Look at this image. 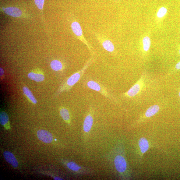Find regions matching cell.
<instances>
[{"instance_id":"cell-18","label":"cell","mask_w":180,"mask_h":180,"mask_svg":"<svg viewBox=\"0 0 180 180\" xmlns=\"http://www.w3.org/2000/svg\"><path fill=\"white\" fill-rule=\"evenodd\" d=\"M0 122L2 125H5L9 122V116L5 111H1L0 114Z\"/></svg>"},{"instance_id":"cell-24","label":"cell","mask_w":180,"mask_h":180,"mask_svg":"<svg viewBox=\"0 0 180 180\" xmlns=\"http://www.w3.org/2000/svg\"><path fill=\"white\" fill-rule=\"evenodd\" d=\"M55 180H62L63 179L59 177H55L54 179Z\"/></svg>"},{"instance_id":"cell-12","label":"cell","mask_w":180,"mask_h":180,"mask_svg":"<svg viewBox=\"0 0 180 180\" xmlns=\"http://www.w3.org/2000/svg\"><path fill=\"white\" fill-rule=\"evenodd\" d=\"M23 92L28 99L34 104L37 103V101L32 93L30 90L26 86H24L23 88Z\"/></svg>"},{"instance_id":"cell-4","label":"cell","mask_w":180,"mask_h":180,"mask_svg":"<svg viewBox=\"0 0 180 180\" xmlns=\"http://www.w3.org/2000/svg\"><path fill=\"white\" fill-rule=\"evenodd\" d=\"M2 12L7 15L16 18H29V16L24 13L19 9L15 7H9L7 8H2Z\"/></svg>"},{"instance_id":"cell-15","label":"cell","mask_w":180,"mask_h":180,"mask_svg":"<svg viewBox=\"0 0 180 180\" xmlns=\"http://www.w3.org/2000/svg\"><path fill=\"white\" fill-rule=\"evenodd\" d=\"M60 114L65 122L68 123L70 122V115L68 109L64 108H61L60 109Z\"/></svg>"},{"instance_id":"cell-16","label":"cell","mask_w":180,"mask_h":180,"mask_svg":"<svg viewBox=\"0 0 180 180\" xmlns=\"http://www.w3.org/2000/svg\"><path fill=\"white\" fill-rule=\"evenodd\" d=\"M51 67L52 69L55 71H59L62 70L63 65L62 63L57 60H54L51 63Z\"/></svg>"},{"instance_id":"cell-11","label":"cell","mask_w":180,"mask_h":180,"mask_svg":"<svg viewBox=\"0 0 180 180\" xmlns=\"http://www.w3.org/2000/svg\"><path fill=\"white\" fill-rule=\"evenodd\" d=\"M140 90V84L139 83H137L130 88L127 92L126 94L129 97H133L138 94Z\"/></svg>"},{"instance_id":"cell-21","label":"cell","mask_w":180,"mask_h":180,"mask_svg":"<svg viewBox=\"0 0 180 180\" xmlns=\"http://www.w3.org/2000/svg\"><path fill=\"white\" fill-rule=\"evenodd\" d=\"M167 12V9L166 8H164V7H162L160 8L157 14V16L159 18H162L164 17Z\"/></svg>"},{"instance_id":"cell-14","label":"cell","mask_w":180,"mask_h":180,"mask_svg":"<svg viewBox=\"0 0 180 180\" xmlns=\"http://www.w3.org/2000/svg\"><path fill=\"white\" fill-rule=\"evenodd\" d=\"M160 109V107L158 105H155L152 106L147 109L145 113L146 116L147 118L151 117L156 114L159 111Z\"/></svg>"},{"instance_id":"cell-9","label":"cell","mask_w":180,"mask_h":180,"mask_svg":"<svg viewBox=\"0 0 180 180\" xmlns=\"http://www.w3.org/2000/svg\"><path fill=\"white\" fill-rule=\"evenodd\" d=\"M27 76L30 79L37 82H43L45 79L44 73L40 69L34 70L28 74Z\"/></svg>"},{"instance_id":"cell-10","label":"cell","mask_w":180,"mask_h":180,"mask_svg":"<svg viewBox=\"0 0 180 180\" xmlns=\"http://www.w3.org/2000/svg\"><path fill=\"white\" fill-rule=\"evenodd\" d=\"M3 156L6 161L13 167L16 168L18 167V161L12 153L8 151H5L3 153Z\"/></svg>"},{"instance_id":"cell-22","label":"cell","mask_w":180,"mask_h":180,"mask_svg":"<svg viewBox=\"0 0 180 180\" xmlns=\"http://www.w3.org/2000/svg\"><path fill=\"white\" fill-rule=\"evenodd\" d=\"M175 68L177 69H180V62H179L176 65Z\"/></svg>"},{"instance_id":"cell-5","label":"cell","mask_w":180,"mask_h":180,"mask_svg":"<svg viewBox=\"0 0 180 180\" xmlns=\"http://www.w3.org/2000/svg\"><path fill=\"white\" fill-rule=\"evenodd\" d=\"M114 164L116 170L120 174H123L127 170V162L124 157L121 155L116 156L114 159Z\"/></svg>"},{"instance_id":"cell-1","label":"cell","mask_w":180,"mask_h":180,"mask_svg":"<svg viewBox=\"0 0 180 180\" xmlns=\"http://www.w3.org/2000/svg\"><path fill=\"white\" fill-rule=\"evenodd\" d=\"M90 63V61L88 62L83 68L69 77L65 82L63 83L59 88L55 96H58L62 92L69 91L71 90L73 86L79 82L81 77L83 76L86 70L89 67Z\"/></svg>"},{"instance_id":"cell-25","label":"cell","mask_w":180,"mask_h":180,"mask_svg":"<svg viewBox=\"0 0 180 180\" xmlns=\"http://www.w3.org/2000/svg\"><path fill=\"white\" fill-rule=\"evenodd\" d=\"M179 97H180V92L179 93Z\"/></svg>"},{"instance_id":"cell-2","label":"cell","mask_w":180,"mask_h":180,"mask_svg":"<svg viewBox=\"0 0 180 180\" xmlns=\"http://www.w3.org/2000/svg\"><path fill=\"white\" fill-rule=\"evenodd\" d=\"M66 166L69 170L82 176L91 175L93 171L89 168L80 166L73 161L66 162Z\"/></svg>"},{"instance_id":"cell-17","label":"cell","mask_w":180,"mask_h":180,"mask_svg":"<svg viewBox=\"0 0 180 180\" xmlns=\"http://www.w3.org/2000/svg\"><path fill=\"white\" fill-rule=\"evenodd\" d=\"M102 45L105 50L109 52H112L115 50L113 44L109 40H105L102 42Z\"/></svg>"},{"instance_id":"cell-6","label":"cell","mask_w":180,"mask_h":180,"mask_svg":"<svg viewBox=\"0 0 180 180\" xmlns=\"http://www.w3.org/2000/svg\"><path fill=\"white\" fill-rule=\"evenodd\" d=\"M87 86L90 89L96 91L107 98H110L107 91L99 84L93 80H90L87 83Z\"/></svg>"},{"instance_id":"cell-3","label":"cell","mask_w":180,"mask_h":180,"mask_svg":"<svg viewBox=\"0 0 180 180\" xmlns=\"http://www.w3.org/2000/svg\"><path fill=\"white\" fill-rule=\"evenodd\" d=\"M94 123L93 112L91 109L86 116L83 124V137L85 139H86L89 135Z\"/></svg>"},{"instance_id":"cell-26","label":"cell","mask_w":180,"mask_h":180,"mask_svg":"<svg viewBox=\"0 0 180 180\" xmlns=\"http://www.w3.org/2000/svg\"><path fill=\"white\" fill-rule=\"evenodd\" d=\"M179 54H180V50H179Z\"/></svg>"},{"instance_id":"cell-19","label":"cell","mask_w":180,"mask_h":180,"mask_svg":"<svg viewBox=\"0 0 180 180\" xmlns=\"http://www.w3.org/2000/svg\"><path fill=\"white\" fill-rule=\"evenodd\" d=\"M143 41L144 50L145 51H149L151 45L150 38L149 37H146L143 38Z\"/></svg>"},{"instance_id":"cell-8","label":"cell","mask_w":180,"mask_h":180,"mask_svg":"<svg viewBox=\"0 0 180 180\" xmlns=\"http://www.w3.org/2000/svg\"><path fill=\"white\" fill-rule=\"evenodd\" d=\"M37 136L39 139L45 143H51L53 139L52 134L44 130H40L37 132Z\"/></svg>"},{"instance_id":"cell-23","label":"cell","mask_w":180,"mask_h":180,"mask_svg":"<svg viewBox=\"0 0 180 180\" xmlns=\"http://www.w3.org/2000/svg\"><path fill=\"white\" fill-rule=\"evenodd\" d=\"M0 73H1V77H2L4 73V70L2 68H1L0 69Z\"/></svg>"},{"instance_id":"cell-20","label":"cell","mask_w":180,"mask_h":180,"mask_svg":"<svg viewBox=\"0 0 180 180\" xmlns=\"http://www.w3.org/2000/svg\"><path fill=\"white\" fill-rule=\"evenodd\" d=\"M45 0H34L35 4L36 5L38 9L41 10L43 14V10Z\"/></svg>"},{"instance_id":"cell-7","label":"cell","mask_w":180,"mask_h":180,"mask_svg":"<svg viewBox=\"0 0 180 180\" xmlns=\"http://www.w3.org/2000/svg\"><path fill=\"white\" fill-rule=\"evenodd\" d=\"M71 28L73 32L79 39L87 45L86 41L83 37V31L79 23L77 22H73L71 24Z\"/></svg>"},{"instance_id":"cell-13","label":"cell","mask_w":180,"mask_h":180,"mask_svg":"<svg viewBox=\"0 0 180 180\" xmlns=\"http://www.w3.org/2000/svg\"><path fill=\"white\" fill-rule=\"evenodd\" d=\"M139 146L141 152L144 154L149 149V145L147 140L146 138L142 137L139 141Z\"/></svg>"}]
</instances>
